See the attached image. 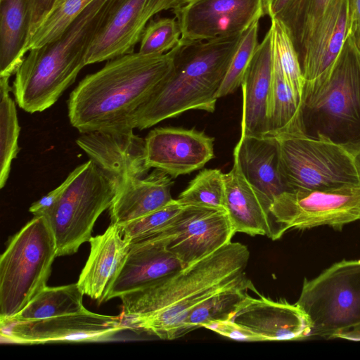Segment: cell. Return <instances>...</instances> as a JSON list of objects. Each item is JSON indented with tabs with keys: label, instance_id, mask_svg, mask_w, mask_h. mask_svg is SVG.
I'll return each instance as SVG.
<instances>
[{
	"label": "cell",
	"instance_id": "cell-1",
	"mask_svg": "<svg viewBox=\"0 0 360 360\" xmlns=\"http://www.w3.org/2000/svg\"><path fill=\"white\" fill-rule=\"evenodd\" d=\"M249 258L245 245L230 242L150 285L121 295L126 326L162 340L183 336L184 325L193 309L246 276Z\"/></svg>",
	"mask_w": 360,
	"mask_h": 360
},
{
	"label": "cell",
	"instance_id": "cell-2",
	"mask_svg": "<svg viewBox=\"0 0 360 360\" xmlns=\"http://www.w3.org/2000/svg\"><path fill=\"white\" fill-rule=\"evenodd\" d=\"M176 46L161 55L132 52L107 60L71 92L70 124L80 133L134 129L133 117L174 66Z\"/></svg>",
	"mask_w": 360,
	"mask_h": 360
},
{
	"label": "cell",
	"instance_id": "cell-3",
	"mask_svg": "<svg viewBox=\"0 0 360 360\" xmlns=\"http://www.w3.org/2000/svg\"><path fill=\"white\" fill-rule=\"evenodd\" d=\"M242 34L180 41L172 71L136 111L132 128L148 129L191 110L213 112L217 93Z\"/></svg>",
	"mask_w": 360,
	"mask_h": 360
},
{
	"label": "cell",
	"instance_id": "cell-4",
	"mask_svg": "<svg viewBox=\"0 0 360 360\" xmlns=\"http://www.w3.org/2000/svg\"><path fill=\"white\" fill-rule=\"evenodd\" d=\"M117 0H94L53 41L27 52L12 91L29 113L52 106L86 66L87 52Z\"/></svg>",
	"mask_w": 360,
	"mask_h": 360
},
{
	"label": "cell",
	"instance_id": "cell-5",
	"mask_svg": "<svg viewBox=\"0 0 360 360\" xmlns=\"http://www.w3.org/2000/svg\"><path fill=\"white\" fill-rule=\"evenodd\" d=\"M301 124L306 135L360 154V50L351 35L332 67L305 82Z\"/></svg>",
	"mask_w": 360,
	"mask_h": 360
},
{
	"label": "cell",
	"instance_id": "cell-6",
	"mask_svg": "<svg viewBox=\"0 0 360 360\" xmlns=\"http://www.w3.org/2000/svg\"><path fill=\"white\" fill-rule=\"evenodd\" d=\"M56 257L46 219L34 216L11 239L0 258V320L15 316L46 286Z\"/></svg>",
	"mask_w": 360,
	"mask_h": 360
},
{
	"label": "cell",
	"instance_id": "cell-7",
	"mask_svg": "<svg viewBox=\"0 0 360 360\" xmlns=\"http://www.w3.org/2000/svg\"><path fill=\"white\" fill-rule=\"evenodd\" d=\"M62 183L61 194L44 216L54 236L58 257L74 254L89 242L97 219L109 209L115 195L113 184L91 159Z\"/></svg>",
	"mask_w": 360,
	"mask_h": 360
},
{
	"label": "cell",
	"instance_id": "cell-8",
	"mask_svg": "<svg viewBox=\"0 0 360 360\" xmlns=\"http://www.w3.org/2000/svg\"><path fill=\"white\" fill-rule=\"evenodd\" d=\"M274 137L278 143L281 172L289 190L360 184L356 157L342 146L303 132Z\"/></svg>",
	"mask_w": 360,
	"mask_h": 360
},
{
	"label": "cell",
	"instance_id": "cell-9",
	"mask_svg": "<svg viewBox=\"0 0 360 360\" xmlns=\"http://www.w3.org/2000/svg\"><path fill=\"white\" fill-rule=\"evenodd\" d=\"M296 304L311 322L309 338H333L359 323L360 260H342L315 278H305Z\"/></svg>",
	"mask_w": 360,
	"mask_h": 360
},
{
	"label": "cell",
	"instance_id": "cell-10",
	"mask_svg": "<svg viewBox=\"0 0 360 360\" xmlns=\"http://www.w3.org/2000/svg\"><path fill=\"white\" fill-rule=\"evenodd\" d=\"M269 212L282 236L290 229L329 226L341 231L360 219V184L328 189H293L274 198Z\"/></svg>",
	"mask_w": 360,
	"mask_h": 360
},
{
	"label": "cell",
	"instance_id": "cell-11",
	"mask_svg": "<svg viewBox=\"0 0 360 360\" xmlns=\"http://www.w3.org/2000/svg\"><path fill=\"white\" fill-rule=\"evenodd\" d=\"M206 328L238 340H295L309 338L311 324L296 304L247 294L229 320Z\"/></svg>",
	"mask_w": 360,
	"mask_h": 360
},
{
	"label": "cell",
	"instance_id": "cell-12",
	"mask_svg": "<svg viewBox=\"0 0 360 360\" xmlns=\"http://www.w3.org/2000/svg\"><path fill=\"white\" fill-rule=\"evenodd\" d=\"M123 316H108L87 310L29 321H1V338L23 345L53 342H97L128 329Z\"/></svg>",
	"mask_w": 360,
	"mask_h": 360
},
{
	"label": "cell",
	"instance_id": "cell-13",
	"mask_svg": "<svg viewBox=\"0 0 360 360\" xmlns=\"http://www.w3.org/2000/svg\"><path fill=\"white\" fill-rule=\"evenodd\" d=\"M173 12L182 42L243 34L264 15L263 0H181Z\"/></svg>",
	"mask_w": 360,
	"mask_h": 360
},
{
	"label": "cell",
	"instance_id": "cell-14",
	"mask_svg": "<svg viewBox=\"0 0 360 360\" xmlns=\"http://www.w3.org/2000/svg\"><path fill=\"white\" fill-rule=\"evenodd\" d=\"M181 0H117L87 52L86 65L134 52L146 25L156 14Z\"/></svg>",
	"mask_w": 360,
	"mask_h": 360
},
{
	"label": "cell",
	"instance_id": "cell-15",
	"mask_svg": "<svg viewBox=\"0 0 360 360\" xmlns=\"http://www.w3.org/2000/svg\"><path fill=\"white\" fill-rule=\"evenodd\" d=\"M235 233L226 210L184 206L167 248L184 268L231 242Z\"/></svg>",
	"mask_w": 360,
	"mask_h": 360
},
{
	"label": "cell",
	"instance_id": "cell-16",
	"mask_svg": "<svg viewBox=\"0 0 360 360\" xmlns=\"http://www.w3.org/2000/svg\"><path fill=\"white\" fill-rule=\"evenodd\" d=\"M214 158V138L195 129L158 127L145 138L146 165L172 178L198 170Z\"/></svg>",
	"mask_w": 360,
	"mask_h": 360
},
{
	"label": "cell",
	"instance_id": "cell-17",
	"mask_svg": "<svg viewBox=\"0 0 360 360\" xmlns=\"http://www.w3.org/2000/svg\"><path fill=\"white\" fill-rule=\"evenodd\" d=\"M76 143L111 181L115 193L150 170L145 162V139L133 129L81 133Z\"/></svg>",
	"mask_w": 360,
	"mask_h": 360
},
{
	"label": "cell",
	"instance_id": "cell-18",
	"mask_svg": "<svg viewBox=\"0 0 360 360\" xmlns=\"http://www.w3.org/2000/svg\"><path fill=\"white\" fill-rule=\"evenodd\" d=\"M170 236L171 226L158 236L130 243L127 257L106 301L144 288L184 268L167 248Z\"/></svg>",
	"mask_w": 360,
	"mask_h": 360
},
{
	"label": "cell",
	"instance_id": "cell-19",
	"mask_svg": "<svg viewBox=\"0 0 360 360\" xmlns=\"http://www.w3.org/2000/svg\"><path fill=\"white\" fill-rule=\"evenodd\" d=\"M224 179V207L235 232L280 238L268 204L243 173L235 154L233 167Z\"/></svg>",
	"mask_w": 360,
	"mask_h": 360
},
{
	"label": "cell",
	"instance_id": "cell-20",
	"mask_svg": "<svg viewBox=\"0 0 360 360\" xmlns=\"http://www.w3.org/2000/svg\"><path fill=\"white\" fill-rule=\"evenodd\" d=\"M90 253L77 282L82 292L98 303L108 292L127 257L130 242L118 225L110 224L103 234L91 237Z\"/></svg>",
	"mask_w": 360,
	"mask_h": 360
},
{
	"label": "cell",
	"instance_id": "cell-21",
	"mask_svg": "<svg viewBox=\"0 0 360 360\" xmlns=\"http://www.w3.org/2000/svg\"><path fill=\"white\" fill-rule=\"evenodd\" d=\"M349 0H334L299 56L305 82L327 72L349 34Z\"/></svg>",
	"mask_w": 360,
	"mask_h": 360
},
{
	"label": "cell",
	"instance_id": "cell-22",
	"mask_svg": "<svg viewBox=\"0 0 360 360\" xmlns=\"http://www.w3.org/2000/svg\"><path fill=\"white\" fill-rule=\"evenodd\" d=\"M272 44L270 30L259 43L243 76L241 133L268 134V107L272 78Z\"/></svg>",
	"mask_w": 360,
	"mask_h": 360
},
{
	"label": "cell",
	"instance_id": "cell-23",
	"mask_svg": "<svg viewBox=\"0 0 360 360\" xmlns=\"http://www.w3.org/2000/svg\"><path fill=\"white\" fill-rule=\"evenodd\" d=\"M233 154L243 173L269 207L275 197L289 190L281 172L278 147L274 136L241 133Z\"/></svg>",
	"mask_w": 360,
	"mask_h": 360
},
{
	"label": "cell",
	"instance_id": "cell-24",
	"mask_svg": "<svg viewBox=\"0 0 360 360\" xmlns=\"http://www.w3.org/2000/svg\"><path fill=\"white\" fill-rule=\"evenodd\" d=\"M172 177L155 169L142 178L127 181L115 193L109 207L110 224L122 226L169 204Z\"/></svg>",
	"mask_w": 360,
	"mask_h": 360
},
{
	"label": "cell",
	"instance_id": "cell-25",
	"mask_svg": "<svg viewBox=\"0 0 360 360\" xmlns=\"http://www.w3.org/2000/svg\"><path fill=\"white\" fill-rule=\"evenodd\" d=\"M34 0H0V77L15 74L26 54Z\"/></svg>",
	"mask_w": 360,
	"mask_h": 360
},
{
	"label": "cell",
	"instance_id": "cell-26",
	"mask_svg": "<svg viewBox=\"0 0 360 360\" xmlns=\"http://www.w3.org/2000/svg\"><path fill=\"white\" fill-rule=\"evenodd\" d=\"M272 58L267 136H276L284 133L303 132L301 124V101L287 82L273 51Z\"/></svg>",
	"mask_w": 360,
	"mask_h": 360
},
{
	"label": "cell",
	"instance_id": "cell-27",
	"mask_svg": "<svg viewBox=\"0 0 360 360\" xmlns=\"http://www.w3.org/2000/svg\"><path fill=\"white\" fill-rule=\"evenodd\" d=\"M84 293L77 283L69 285L46 286L29 304L13 317L1 321H29L78 313L83 305Z\"/></svg>",
	"mask_w": 360,
	"mask_h": 360
},
{
	"label": "cell",
	"instance_id": "cell-28",
	"mask_svg": "<svg viewBox=\"0 0 360 360\" xmlns=\"http://www.w3.org/2000/svg\"><path fill=\"white\" fill-rule=\"evenodd\" d=\"M248 289L257 292L250 280L245 276L199 303L190 312L184 325V335L194 329L229 320L246 296Z\"/></svg>",
	"mask_w": 360,
	"mask_h": 360
},
{
	"label": "cell",
	"instance_id": "cell-29",
	"mask_svg": "<svg viewBox=\"0 0 360 360\" xmlns=\"http://www.w3.org/2000/svg\"><path fill=\"white\" fill-rule=\"evenodd\" d=\"M334 0H292L276 18L287 27L300 56L316 26Z\"/></svg>",
	"mask_w": 360,
	"mask_h": 360
},
{
	"label": "cell",
	"instance_id": "cell-30",
	"mask_svg": "<svg viewBox=\"0 0 360 360\" xmlns=\"http://www.w3.org/2000/svg\"><path fill=\"white\" fill-rule=\"evenodd\" d=\"M9 78L0 77V188L8 180L11 163L19 151L18 136L20 126L14 101L9 92Z\"/></svg>",
	"mask_w": 360,
	"mask_h": 360
},
{
	"label": "cell",
	"instance_id": "cell-31",
	"mask_svg": "<svg viewBox=\"0 0 360 360\" xmlns=\"http://www.w3.org/2000/svg\"><path fill=\"white\" fill-rule=\"evenodd\" d=\"M269 30L273 53L278 59L287 82L301 101L305 79L290 32L283 22L276 18H271Z\"/></svg>",
	"mask_w": 360,
	"mask_h": 360
},
{
	"label": "cell",
	"instance_id": "cell-32",
	"mask_svg": "<svg viewBox=\"0 0 360 360\" xmlns=\"http://www.w3.org/2000/svg\"><path fill=\"white\" fill-rule=\"evenodd\" d=\"M94 0H64L51 10L30 35L25 49V54L60 37L76 18Z\"/></svg>",
	"mask_w": 360,
	"mask_h": 360
},
{
	"label": "cell",
	"instance_id": "cell-33",
	"mask_svg": "<svg viewBox=\"0 0 360 360\" xmlns=\"http://www.w3.org/2000/svg\"><path fill=\"white\" fill-rule=\"evenodd\" d=\"M224 173L218 169H205L190 181L177 202L183 206H200L225 210Z\"/></svg>",
	"mask_w": 360,
	"mask_h": 360
},
{
	"label": "cell",
	"instance_id": "cell-34",
	"mask_svg": "<svg viewBox=\"0 0 360 360\" xmlns=\"http://www.w3.org/2000/svg\"><path fill=\"white\" fill-rule=\"evenodd\" d=\"M259 21L255 20L243 33L217 93V99L233 94L241 85L246 69L259 44Z\"/></svg>",
	"mask_w": 360,
	"mask_h": 360
},
{
	"label": "cell",
	"instance_id": "cell-35",
	"mask_svg": "<svg viewBox=\"0 0 360 360\" xmlns=\"http://www.w3.org/2000/svg\"><path fill=\"white\" fill-rule=\"evenodd\" d=\"M183 208V205L174 200L161 209L119 226L121 233L130 243L158 236L170 227Z\"/></svg>",
	"mask_w": 360,
	"mask_h": 360
},
{
	"label": "cell",
	"instance_id": "cell-36",
	"mask_svg": "<svg viewBox=\"0 0 360 360\" xmlns=\"http://www.w3.org/2000/svg\"><path fill=\"white\" fill-rule=\"evenodd\" d=\"M181 35L176 18L151 20L142 33L138 52L143 55L166 53L180 42Z\"/></svg>",
	"mask_w": 360,
	"mask_h": 360
},
{
	"label": "cell",
	"instance_id": "cell-37",
	"mask_svg": "<svg viewBox=\"0 0 360 360\" xmlns=\"http://www.w3.org/2000/svg\"><path fill=\"white\" fill-rule=\"evenodd\" d=\"M63 188V184L61 183L57 188L32 203L30 207V212L32 213L34 216L44 217L58 200Z\"/></svg>",
	"mask_w": 360,
	"mask_h": 360
},
{
	"label": "cell",
	"instance_id": "cell-38",
	"mask_svg": "<svg viewBox=\"0 0 360 360\" xmlns=\"http://www.w3.org/2000/svg\"><path fill=\"white\" fill-rule=\"evenodd\" d=\"M351 35L360 50V0H349Z\"/></svg>",
	"mask_w": 360,
	"mask_h": 360
},
{
	"label": "cell",
	"instance_id": "cell-39",
	"mask_svg": "<svg viewBox=\"0 0 360 360\" xmlns=\"http://www.w3.org/2000/svg\"><path fill=\"white\" fill-rule=\"evenodd\" d=\"M55 1L56 0H34L30 37L37 25L50 12Z\"/></svg>",
	"mask_w": 360,
	"mask_h": 360
},
{
	"label": "cell",
	"instance_id": "cell-40",
	"mask_svg": "<svg viewBox=\"0 0 360 360\" xmlns=\"http://www.w3.org/2000/svg\"><path fill=\"white\" fill-rule=\"evenodd\" d=\"M292 0H263L264 15L278 18Z\"/></svg>",
	"mask_w": 360,
	"mask_h": 360
},
{
	"label": "cell",
	"instance_id": "cell-41",
	"mask_svg": "<svg viewBox=\"0 0 360 360\" xmlns=\"http://www.w3.org/2000/svg\"><path fill=\"white\" fill-rule=\"evenodd\" d=\"M333 338L360 340V323L338 330Z\"/></svg>",
	"mask_w": 360,
	"mask_h": 360
},
{
	"label": "cell",
	"instance_id": "cell-42",
	"mask_svg": "<svg viewBox=\"0 0 360 360\" xmlns=\"http://www.w3.org/2000/svg\"><path fill=\"white\" fill-rule=\"evenodd\" d=\"M63 1L64 0H56L55 4H54L53 8H51V10H53V9L56 8V7H58Z\"/></svg>",
	"mask_w": 360,
	"mask_h": 360
},
{
	"label": "cell",
	"instance_id": "cell-43",
	"mask_svg": "<svg viewBox=\"0 0 360 360\" xmlns=\"http://www.w3.org/2000/svg\"><path fill=\"white\" fill-rule=\"evenodd\" d=\"M356 161L360 172V154L356 157Z\"/></svg>",
	"mask_w": 360,
	"mask_h": 360
}]
</instances>
